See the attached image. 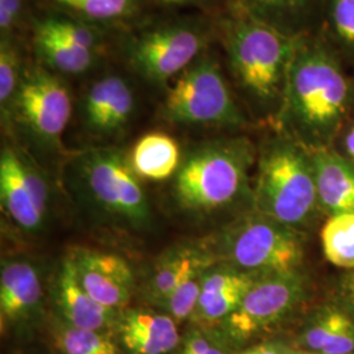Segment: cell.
I'll return each instance as SVG.
<instances>
[{
    "mask_svg": "<svg viewBox=\"0 0 354 354\" xmlns=\"http://www.w3.org/2000/svg\"><path fill=\"white\" fill-rule=\"evenodd\" d=\"M349 106L339 61L320 41L304 36L291 59L281 117L292 140L308 151L330 149Z\"/></svg>",
    "mask_w": 354,
    "mask_h": 354,
    "instance_id": "6da1fadb",
    "label": "cell"
},
{
    "mask_svg": "<svg viewBox=\"0 0 354 354\" xmlns=\"http://www.w3.org/2000/svg\"><path fill=\"white\" fill-rule=\"evenodd\" d=\"M302 37L228 15L218 21V38L236 86L261 105L282 104L291 59Z\"/></svg>",
    "mask_w": 354,
    "mask_h": 354,
    "instance_id": "7a4b0ae2",
    "label": "cell"
},
{
    "mask_svg": "<svg viewBox=\"0 0 354 354\" xmlns=\"http://www.w3.org/2000/svg\"><path fill=\"white\" fill-rule=\"evenodd\" d=\"M256 212L286 226L310 227L320 210L311 152L291 137L269 140L260 153Z\"/></svg>",
    "mask_w": 354,
    "mask_h": 354,
    "instance_id": "3957f363",
    "label": "cell"
},
{
    "mask_svg": "<svg viewBox=\"0 0 354 354\" xmlns=\"http://www.w3.org/2000/svg\"><path fill=\"white\" fill-rule=\"evenodd\" d=\"M218 21L206 16H184L142 26L124 42L129 68L149 84L167 87L210 49Z\"/></svg>",
    "mask_w": 354,
    "mask_h": 354,
    "instance_id": "277c9868",
    "label": "cell"
},
{
    "mask_svg": "<svg viewBox=\"0 0 354 354\" xmlns=\"http://www.w3.org/2000/svg\"><path fill=\"white\" fill-rule=\"evenodd\" d=\"M253 159L252 145L245 138L212 140L196 147L176 172L177 203L194 212L232 203L245 188Z\"/></svg>",
    "mask_w": 354,
    "mask_h": 354,
    "instance_id": "5b68a950",
    "label": "cell"
},
{
    "mask_svg": "<svg viewBox=\"0 0 354 354\" xmlns=\"http://www.w3.org/2000/svg\"><path fill=\"white\" fill-rule=\"evenodd\" d=\"M162 113L180 125L239 127L245 122L218 55L209 49L168 84Z\"/></svg>",
    "mask_w": 354,
    "mask_h": 354,
    "instance_id": "8992f818",
    "label": "cell"
},
{
    "mask_svg": "<svg viewBox=\"0 0 354 354\" xmlns=\"http://www.w3.org/2000/svg\"><path fill=\"white\" fill-rule=\"evenodd\" d=\"M223 248L228 266L256 276L299 270L304 264L301 231L259 212L228 228Z\"/></svg>",
    "mask_w": 354,
    "mask_h": 354,
    "instance_id": "52a82bcc",
    "label": "cell"
},
{
    "mask_svg": "<svg viewBox=\"0 0 354 354\" xmlns=\"http://www.w3.org/2000/svg\"><path fill=\"white\" fill-rule=\"evenodd\" d=\"M73 112L71 93L62 75L41 64L26 66L11 115L46 146H59Z\"/></svg>",
    "mask_w": 354,
    "mask_h": 354,
    "instance_id": "ba28073f",
    "label": "cell"
},
{
    "mask_svg": "<svg viewBox=\"0 0 354 354\" xmlns=\"http://www.w3.org/2000/svg\"><path fill=\"white\" fill-rule=\"evenodd\" d=\"M79 169L95 200L109 213L131 225L150 221L146 193L130 160L118 150L96 149L79 158Z\"/></svg>",
    "mask_w": 354,
    "mask_h": 354,
    "instance_id": "9c48e42d",
    "label": "cell"
},
{
    "mask_svg": "<svg viewBox=\"0 0 354 354\" xmlns=\"http://www.w3.org/2000/svg\"><path fill=\"white\" fill-rule=\"evenodd\" d=\"M307 292L308 282L301 269L259 277L225 320L228 335L235 340H248L302 304Z\"/></svg>",
    "mask_w": 354,
    "mask_h": 354,
    "instance_id": "30bf717a",
    "label": "cell"
},
{
    "mask_svg": "<svg viewBox=\"0 0 354 354\" xmlns=\"http://www.w3.org/2000/svg\"><path fill=\"white\" fill-rule=\"evenodd\" d=\"M82 286L99 304L118 310L131 298L134 274L127 260L114 253L76 248L68 253Z\"/></svg>",
    "mask_w": 354,
    "mask_h": 354,
    "instance_id": "8fae6325",
    "label": "cell"
},
{
    "mask_svg": "<svg viewBox=\"0 0 354 354\" xmlns=\"http://www.w3.org/2000/svg\"><path fill=\"white\" fill-rule=\"evenodd\" d=\"M136 109V92L125 76L108 73L95 79L82 100L84 125L97 136H112L127 127Z\"/></svg>",
    "mask_w": 354,
    "mask_h": 354,
    "instance_id": "7c38bea8",
    "label": "cell"
},
{
    "mask_svg": "<svg viewBox=\"0 0 354 354\" xmlns=\"http://www.w3.org/2000/svg\"><path fill=\"white\" fill-rule=\"evenodd\" d=\"M301 351L354 354V315L337 304H323L304 320L298 335Z\"/></svg>",
    "mask_w": 354,
    "mask_h": 354,
    "instance_id": "4fadbf2b",
    "label": "cell"
},
{
    "mask_svg": "<svg viewBox=\"0 0 354 354\" xmlns=\"http://www.w3.org/2000/svg\"><path fill=\"white\" fill-rule=\"evenodd\" d=\"M310 152L320 210L328 216L354 214L353 160L332 149Z\"/></svg>",
    "mask_w": 354,
    "mask_h": 354,
    "instance_id": "5bb4252c",
    "label": "cell"
},
{
    "mask_svg": "<svg viewBox=\"0 0 354 354\" xmlns=\"http://www.w3.org/2000/svg\"><path fill=\"white\" fill-rule=\"evenodd\" d=\"M55 298L66 324L75 328L104 330L115 322L117 310L96 302L82 286L70 254L64 259L58 273Z\"/></svg>",
    "mask_w": 354,
    "mask_h": 354,
    "instance_id": "9a60e30c",
    "label": "cell"
},
{
    "mask_svg": "<svg viewBox=\"0 0 354 354\" xmlns=\"http://www.w3.org/2000/svg\"><path fill=\"white\" fill-rule=\"evenodd\" d=\"M259 277L261 276L243 272L228 264L206 272L193 317L206 323L226 320L239 307Z\"/></svg>",
    "mask_w": 354,
    "mask_h": 354,
    "instance_id": "2e32d148",
    "label": "cell"
},
{
    "mask_svg": "<svg viewBox=\"0 0 354 354\" xmlns=\"http://www.w3.org/2000/svg\"><path fill=\"white\" fill-rule=\"evenodd\" d=\"M0 197L13 222L26 230H37L45 212L38 206L28 178V163L8 147L0 155Z\"/></svg>",
    "mask_w": 354,
    "mask_h": 354,
    "instance_id": "e0dca14e",
    "label": "cell"
},
{
    "mask_svg": "<svg viewBox=\"0 0 354 354\" xmlns=\"http://www.w3.org/2000/svg\"><path fill=\"white\" fill-rule=\"evenodd\" d=\"M118 329L124 346L131 354H167L180 342L176 320L168 314L129 311Z\"/></svg>",
    "mask_w": 354,
    "mask_h": 354,
    "instance_id": "ac0fdd59",
    "label": "cell"
},
{
    "mask_svg": "<svg viewBox=\"0 0 354 354\" xmlns=\"http://www.w3.org/2000/svg\"><path fill=\"white\" fill-rule=\"evenodd\" d=\"M228 15L273 26L295 37L306 36L317 0H226Z\"/></svg>",
    "mask_w": 354,
    "mask_h": 354,
    "instance_id": "d6986e66",
    "label": "cell"
},
{
    "mask_svg": "<svg viewBox=\"0 0 354 354\" xmlns=\"http://www.w3.org/2000/svg\"><path fill=\"white\" fill-rule=\"evenodd\" d=\"M62 13L97 28L131 26L145 12L147 0H41Z\"/></svg>",
    "mask_w": 354,
    "mask_h": 354,
    "instance_id": "ffe728a7",
    "label": "cell"
},
{
    "mask_svg": "<svg viewBox=\"0 0 354 354\" xmlns=\"http://www.w3.org/2000/svg\"><path fill=\"white\" fill-rule=\"evenodd\" d=\"M42 297L37 270L26 261L7 263L0 273V314L6 320L26 317Z\"/></svg>",
    "mask_w": 354,
    "mask_h": 354,
    "instance_id": "44dd1931",
    "label": "cell"
},
{
    "mask_svg": "<svg viewBox=\"0 0 354 354\" xmlns=\"http://www.w3.org/2000/svg\"><path fill=\"white\" fill-rule=\"evenodd\" d=\"M32 46L36 62L58 75H83L102 62L100 54L82 49L38 26H32Z\"/></svg>",
    "mask_w": 354,
    "mask_h": 354,
    "instance_id": "7402d4cb",
    "label": "cell"
},
{
    "mask_svg": "<svg viewBox=\"0 0 354 354\" xmlns=\"http://www.w3.org/2000/svg\"><path fill=\"white\" fill-rule=\"evenodd\" d=\"M129 160L138 176L162 181L178 171L181 152L175 138L165 133L153 131L138 140Z\"/></svg>",
    "mask_w": 354,
    "mask_h": 354,
    "instance_id": "603a6c76",
    "label": "cell"
},
{
    "mask_svg": "<svg viewBox=\"0 0 354 354\" xmlns=\"http://www.w3.org/2000/svg\"><path fill=\"white\" fill-rule=\"evenodd\" d=\"M212 259L209 254L193 248H183L165 257L163 263L156 266L152 274L149 290L152 301L159 304L176 290L190 277L205 273L210 266Z\"/></svg>",
    "mask_w": 354,
    "mask_h": 354,
    "instance_id": "cb8c5ba5",
    "label": "cell"
},
{
    "mask_svg": "<svg viewBox=\"0 0 354 354\" xmlns=\"http://www.w3.org/2000/svg\"><path fill=\"white\" fill-rule=\"evenodd\" d=\"M32 26H38L54 36L64 38L82 49L93 51L100 55L105 50L106 41L102 28L91 26L62 13L51 12L45 15L44 17L35 19Z\"/></svg>",
    "mask_w": 354,
    "mask_h": 354,
    "instance_id": "d4e9b609",
    "label": "cell"
},
{
    "mask_svg": "<svg viewBox=\"0 0 354 354\" xmlns=\"http://www.w3.org/2000/svg\"><path fill=\"white\" fill-rule=\"evenodd\" d=\"M320 239L324 256L332 266L354 270V214L328 216Z\"/></svg>",
    "mask_w": 354,
    "mask_h": 354,
    "instance_id": "484cf974",
    "label": "cell"
},
{
    "mask_svg": "<svg viewBox=\"0 0 354 354\" xmlns=\"http://www.w3.org/2000/svg\"><path fill=\"white\" fill-rule=\"evenodd\" d=\"M26 68L23 51L16 37H0V106L3 117L11 115Z\"/></svg>",
    "mask_w": 354,
    "mask_h": 354,
    "instance_id": "4316f807",
    "label": "cell"
},
{
    "mask_svg": "<svg viewBox=\"0 0 354 354\" xmlns=\"http://www.w3.org/2000/svg\"><path fill=\"white\" fill-rule=\"evenodd\" d=\"M55 340L64 354H120L113 340L102 330L64 324L55 335Z\"/></svg>",
    "mask_w": 354,
    "mask_h": 354,
    "instance_id": "83f0119b",
    "label": "cell"
},
{
    "mask_svg": "<svg viewBox=\"0 0 354 354\" xmlns=\"http://www.w3.org/2000/svg\"><path fill=\"white\" fill-rule=\"evenodd\" d=\"M205 273L196 274L187 279L162 304L168 315L174 317L176 322L193 317L200 299Z\"/></svg>",
    "mask_w": 354,
    "mask_h": 354,
    "instance_id": "f1b7e54d",
    "label": "cell"
},
{
    "mask_svg": "<svg viewBox=\"0 0 354 354\" xmlns=\"http://www.w3.org/2000/svg\"><path fill=\"white\" fill-rule=\"evenodd\" d=\"M329 13L336 37L354 54V0H329Z\"/></svg>",
    "mask_w": 354,
    "mask_h": 354,
    "instance_id": "f546056e",
    "label": "cell"
},
{
    "mask_svg": "<svg viewBox=\"0 0 354 354\" xmlns=\"http://www.w3.org/2000/svg\"><path fill=\"white\" fill-rule=\"evenodd\" d=\"M26 13V0H0V37H16Z\"/></svg>",
    "mask_w": 354,
    "mask_h": 354,
    "instance_id": "4dcf8cb0",
    "label": "cell"
},
{
    "mask_svg": "<svg viewBox=\"0 0 354 354\" xmlns=\"http://www.w3.org/2000/svg\"><path fill=\"white\" fill-rule=\"evenodd\" d=\"M178 354H227L226 351L210 342L207 337H205L201 333L194 332L188 336L187 342L184 344L183 351Z\"/></svg>",
    "mask_w": 354,
    "mask_h": 354,
    "instance_id": "1f68e13d",
    "label": "cell"
},
{
    "mask_svg": "<svg viewBox=\"0 0 354 354\" xmlns=\"http://www.w3.org/2000/svg\"><path fill=\"white\" fill-rule=\"evenodd\" d=\"M165 6H180V7H203L207 6L210 0H153Z\"/></svg>",
    "mask_w": 354,
    "mask_h": 354,
    "instance_id": "d6a6232c",
    "label": "cell"
},
{
    "mask_svg": "<svg viewBox=\"0 0 354 354\" xmlns=\"http://www.w3.org/2000/svg\"><path fill=\"white\" fill-rule=\"evenodd\" d=\"M344 145H345V150H346L349 159H352L354 162V127H351L349 131L346 133Z\"/></svg>",
    "mask_w": 354,
    "mask_h": 354,
    "instance_id": "836d02e7",
    "label": "cell"
},
{
    "mask_svg": "<svg viewBox=\"0 0 354 354\" xmlns=\"http://www.w3.org/2000/svg\"><path fill=\"white\" fill-rule=\"evenodd\" d=\"M345 286H346V290L349 292V295H351V298L353 299L354 302V273H352V274L348 277Z\"/></svg>",
    "mask_w": 354,
    "mask_h": 354,
    "instance_id": "e575fe53",
    "label": "cell"
},
{
    "mask_svg": "<svg viewBox=\"0 0 354 354\" xmlns=\"http://www.w3.org/2000/svg\"><path fill=\"white\" fill-rule=\"evenodd\" d=\"M239 354H257V346H253V348H250V349H247V351H243V352Z\"/></svg>",
    "mask_w": 354,
    "mask_h": 354,
    "instance_id": "d590c367",
    "label": "cell"
},
{
    "mask_svg": "<svg viewBox=\"0 0 354 354\" xmlns=\"http://www.w3.org/2000/svg\"><path fill=\"white\" fill-rule=\"evenodd\" d=\"M297 354H319V353H310V352H304V351H301V349H299V351H298V353Z\"/></svg>",
    "mask_w": 354,
    "mask_h": 354,
    "instance_id": "8d00e7d4",
    "label": "cell"
}]
</instances>
